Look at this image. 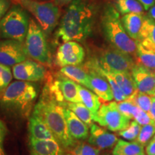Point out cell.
I'll return each mask as SVG.
<instances>
[{
    "label": "cell",
    "instance_id": "obj_21",
    "mask_svg": "<svg viewBox=\"0 0 155 155\" xmlns=\"http://www.w3.org/2000/svg\"><path fill=\"white\" fill-rule=\"evenodd\" d=\"M144 16L139 13H129L124 15L121 18L122 25L128 35L134 40L137 41L144 22Z\"/></svg>",
    "mask_w": 155,
    "mask_h": 155
},
{
    "label": "cell",
    "instance_id": "obj_43",
    "mask_svg": "<svg viewBox=\"0 0 155 155\" xmlns=\"http://www.w3.org/2000/svg\"><path fill=\"white\" fill-rule=\"evenodd\" d=\"M12 1H14L15 2H16L17 4H20V1L21 0H12Z\"/></svg>",
    "mask_w": 155,
    "mask_h": 155
},
{
    "label": "cell",
    "instance_id": "obj_14",
    "mask_svg": "<svg viewBox=\"0 0 155 155\" xmlns=\"http://www.w3.org/2000/svg\"><path fill=\"white\" fill-rule=\"evenodd\" d=\"M131 74L139 91L150 96L155 94V72L136 64Z\"/></svg>",
    "mask_w": 155,
    "mask_h": 155
},
{
    "label": "cell",
    "instance_id": "obj_42",
    "mask_svg": "<svg viewBox=\"0 0 155 155\" xmlns=\"http://www.w3.org/2000/svg\"><path fill=\"white\" fill-rule=\"evenodd\" d=\"M149 14H150V16L155 20V5L149 9Z\"/></svg>",
    "mask_w": 155,
    "mask_h": 155
},
{
    "label": "cell",
    "instance_id": "obj_37",
    "mask_svg": "<svg viewBox=\"0 0 155 155\" xmlns=\"http://www.w3.org/2000/svg\"><path fill=\"white\" fill-rule=\"evenodd\" d=\"M145 152L147 155H155V134L147 144Z\"/></svg>",
    "mask_w": 155,
    "mask_h": 155
},
{
    "label": "cell",
    "instance_id": "obj_19",
    "mask_svg": "<svg viewBox=\"0 0 155 155\" xmlns=\"http://www.w3.org/2000/svg\"><path fill=\"white\" fill-rule=\"evenodd\" d=\"M30 139L56 141L53 133L41 119L34 114L30 118L28 124Z\"/></svg>",
    "mask_w": 155,
    "mask_h": 155
},
{
    "label": "cell",
    "instance_id": "obj_32",
    "mask_svg": "<svg viewBox=\"0 0 155 155\" xmlns=\"http://www.w3.org/2000/svg\"><path fill=\"white\" fill-rule=\"evenodd\" d=\"M117 104L119 111L130 119H134V116L139 108L138 106H136L134 103L129 98L123 101L117 102Z\"/></svg>",
    "mask_w": 155,
    "mask_h": 155
},
{
    "label": "cell",
    "instance_id": "obj_31",
    "mask_svg": "<svg viewBox=\"0 0 155 155\" xmlns=\"http://www.w3.org/2000/svg\"><path fill=\"white\" fill-rule=\"evenodd\" d=\"M141 126L136 121H132L124 130L119 131V135L128 141H135L140 133Z\"/></svg>",
    "mask_w": 155,
    "mask_h": 155
},
{
    "label": "cell",
    "instance_id": "obj_2",
    "mask_svg": "<svg viewBox=\"0 0 155 155\" xmlns=\"http://www.w3.org/2000/svg\"><path fill=\"white\" fill-rule=\"evenodd\" d=\"M93 10L86 0H73L62 18L56 37L63 42H83L90 35Z\"/></svg>",
    "mask_w": 155,
    "mask_h": 155
},
{
    "label": "cell",
    "instance_id": "obj_38",
    "mask_svg": "<svg viewBox=\"0 0 155 155\" xmlns=\"http://www.w3.org/2000/svg\"><path fill=\"white\" fill-rule=\"evenodd\" d=\"M144 7V10H149L155 5V0H137Z\"/></svg>",
    "mask_w": 155,
    "mask_h": 155
},
{
    "label": "cell",
    "instance_id": "obj_4",
    "mask_svg": "<svg viewBox=\"0 0 155 155\" xmlns=\"http://www.w3.org/2000/svg\"><path fill=\"white\" fill-rule=\"evenodd\" d=\"M37 96L35 84L28 81H17L5 89L0 103L4 109L28 116Z\"/></svg>",
    "mask_w": 155,
    "mask_h": 155
},
{
    "label": "cell",
    "instance_id": "obj_10",
    "mask_svg": "<svg viewBox=\"0 0 155 155\" xmlns=\"http://www.w3.org/2000/svg\"><path fill=\"white\" fill-rule=\"evenodd\" d=\"M25 44L15 40L0 41V64L7 66H14L26 61L28 58Z\"/></svg>",
    "mask_w": 155,
    "mask_h": 155
},
{
    "label": "cell",
    "instance_id": "obj_30",
    "mask_svg": "<svg viewBox=\"0 0 155 155\" xmlns=\"http://www.w3.org/2000/svg\"><path fill=\"white\" fill-rule=\"evenodd\" d=\"M155 134V121L150 124L141 126L140 133L136 139V141L139 144L145 146L149 143Z\"/></svg>",
    "mask_w": 155,
    "mask_h": 155
},
{
    "label": "cell",
    "instance_id": "obj_46",
    "mask_svg": "<svg viewBox=\"0 0 155 155\" xmlns=\"http://www.w3.org/2000/svg\"><path fill=\"white\" fill-rule=\"evenodd\" d=\"M104 155H110V154H104Z\"/></svg>",
    "mask_w": 155,
    "mask_h": 155
},
{
    "label": "cell",
    "instance_id": "obj_40",
    "mask_svg": "<svg viewBox=\"0 0 155 155\" xmlns=\"http://www.w3.org/2000/svg\"><path fill=\"white\" fill-rule=\"evenodd\" d=\"M149 115L150 116V117L152 118V120H154L155 121V98L152 96V104L151 108L149 111Z\"/></svg>",
    "mask_w": 155,
    "mask_h": 155
},
{
    "label": "cell",
    "instance_id": "obj_41",
    "mask_svg": "<svg viewBox=\"0 0 155 155\" xmlns=\"http://www.w3.org/2000/svg\"><path fill=\"white\" fill-rule=\"evenodd\" d=\"M73 0H55V3L58 6H64L71 4Z\"/></svg>",
    "mask_w": 155,
    "mask_h": 155
},
{
    "label": "cell",
    "instance_id": "obj_22",
    "mask_svg": "<svg viewBox=\"0 0 155 155\" xmlns=\"http://www.w3.org/2000/svg\"><path fill=\"white\" fill-rule=\"evenodd\" d=\"M61 73L65 76L75 81L78 84L91 90L89 75L86 69L83 68L78 65H67L62 68Z\"/></svg>",
    "mask_w": 155,
    "mask_h": 155
},
{
    "label": "cell",
    "instance_id": "obj_12",
    "mask_svg": "<svg viewBox=\"0 0 155 155\" xmlns=\"http://www.w3.org/2000/svg\"><path fill=\"white\" fill-rule=\"evenodd\" d=\"M12 75L17 80L36 82L43 80L46 75V69L42 64L26 60L13 66Z\"/></svg>",
    "mask_w": 155,
    "mask_h": 155
},
{
    "label": "cell",
    "instance_id": "obj_16",
    "mask_svg": "<svg viewBox=\"0 0 155 155\" xmlns=\"http://www.w3.org/2000/svg\"><path fill=\"white\" fill-rule=\"evenodd\" d=\"M63 112L71 137L74 140H85L88 138V126L68 108L64 107Z\"/></svg>",
    "mask_w": 155,
    "mask_h": 155
},
{
    "label": "cell",
    "instance_id": "obj_3",
    "mask_svg": "<svg viewBox=\"0 0 155 155\" xmlns=\"http://www.w3.org/2000/svg\"><path fill=\"white\" fill-rule=\"evenodd\" d=\"M101 25L104 35L111 46L135 58L137 41L128 35L122 25L120 13L113 5H107L104 8Z\"/></svg>",
    "mask_w": 155,
    "mask_h": 155
},
{
    "label": "cell",
    "instance_id": "obj_23",
    "mask_svg": "<svg viewBox=\"0 0 155 155\" xmlns=\"http://www.w3.org/2000/svg\"><path fill=\"white\" fill-rule=\"evenodd\" d=\"M98 65V64H97ZM103 70V69H102ZM107 72V71H106ZM114 78L127 98L137 90L131 72H107Z\"/></svg>",
    "mask_w": 155,
    "mask_h": 155
},
{
    "label": "cell",
    "instance_id": "obj_9",
    "mask_svg": "<svg viewBox=\"0 0 155 155\" xmlns=\"http://www.w3.org/2000/svg\"><path fill=\"white\" fill-rule=\"evenodd\" d=\"M130 120L119 111L117 101H111L101 106L97 113L96 122L111 131H120L129 127Z\"/></svg>",
    "mask_w": 155,
    "mask_h": 155
},
{
    "label": "cell",
    "instance_id": "obj_25",
    "mask_svg": "<svg viewBox=\"0 0 155 155\" xmlns=\"http://www.w3.org/2000/svg\"><path fill=\"white\" fill-rule=\"evenodd\" d=\"M112 153L113 155H146L144 146L137 141H127L122 139H119Z\"/></svg>",
    "mask_w": 155,
    "mask_h": 155
},
{
    "label": "cell",
    "instance_id": "obj_17",
    "mask_svg": "<svg viewBox=\"0 0 155 155\" xmlns=\"http://www.w3.org/2000/svg\"><path fill=\"white\" fill-rule=\"evenodd\" d=\"M55 83L64 100L70 103H82L79 94L78 84L62 74L58 75Z\"/></svg>",
    "mask_w": 155,
    "mask_h": 155
},
{
    "label": "cell",
    "instance_id": "obj_33",
    "mask_svg": "<svg viewBox=\"0 0 155 155\" xmlns=\"http://www.w3.org/2000/svg\"><path fill=\"white\" fill-rule=\"evenodd\" d=\"M73 155H100V151L91 144H81L73 148Z\"/></svg>",
    "mask_w": 155,
    "mask_h": 155
},
{
    "label": "cell",
    "instance_id": "obj_20",
    "mask_svg": "<svg viewBox=\"0 0 155 155\" xmlns=\"http://www.w3.org/2000/svg\"><path fill=\"white\" fill-rule=\"evenodd\" d=\"M137 41L147 49L155 51V20L149 15L144 17Z\"/></svg>",
    "mask_w": 155,
    "mask_h": 155
},
{
    "label": "cell",
    "instance_id": "obj_27",
    "mask_svg": "<svg viewBox=\"0 0 155 155\" xmlns=\"http://www.w3.org/2000/svg\"><path fill=\"white\" fill-rule=\"evenodd\" d=\"M63 105L65 108L71 110L88 127H91V126L94 124V121H95V118L93 114L83 103L63 102Z\"/></svg>",
    "mask_w": 155,
    "mask_h": 155
},
{
    "label": "cell",
    "instance_id": "obj_6",
    "mask_svg": "<svg viewBox=\"0 0 155 155\" xmlns=\"http://www.w3.org/2000/svg\"><path fill=\"white\" fill-rule=\"evenodd\" d=\"M25 47L29 57L42 65L47 66L52 65V57L46 40V35L41 27L33 19L30 20L28 34L25 38Z\"/></svg>",
    "mask_w": 155,
    "mask_h": 155
},
{
    "label": "cell",
    "instance_id": "obj_35",
    "mask_svg": "<svg viewBox=\"0 0 155 155\" xmlns=\"http://www.w3.org/2000/svg\"><path fill=\"white\" fill-rule=\"evenodd\" d=\"M7 129L5 124L0 120V155H7L4 150L3 143L7 134Z\"/></svg>",
    "mask_w": 155,
    "mask_h": 155
},
{
    "label": "cell",
    "instance_id": "obj_8",
    "mask_svg": "<svg viewBox=\"0 0 155 155\" xmlns=\"http://www.w3.org/2000/svg\"><path fill=\"white\" fill-rule=\"evenodd\" d=\"M95 61L101 68L107 72H131L136 65L131 55L113 46L103 50L98 59Z\"/></svg>",
    "mask_w": 155,
    "mask_h": 155
},
{
    "label": "cell",
    "instance_id": "obj_1",
    "mask_svg": "<svg viewBox=\"0 0 155 155\" xmlns=\"http://www.w3.org/2000/svg\"><path fill=\"white\" fill-rule=\"evenodd\" d=\"M63 102L58 101L49 88L43 91L32 114L38 116L48 126L57 142L64 149H71L75 140L71 137L64 116Z\"/></svg>",
    "mask_w": 155,
    "mask_h": 155
},
{
    "label": "cell",
    "instance_id": "obj_13",
    "mask_svg": "<svg viewBox=\"0 0 155 155\" xmlns=\"http://www.w3.org/2000/svg\"><path fill=\"white\" fill-rule=\"evenodd\" d=\"M89 75L91 91L95 93L104 102H109L114 99L113 93L106 78L94 68H87Z\"/></svg>",
    "mask_w": 155,
    "mask_h": 155
},
{
    "label": "cell",
    "instance_id": "obj_26",
    "mask_svg": "<svg viewBox=\"0 0 155 155\" xmlns=\"http://www.w3.org/2000/svg\"><path fill=\"white\" fill-rule=\"evenodd\" d=\"M78 89L81 101L93 114L95 118V121H96L97 113L101 106L100 98L95 93L79 84Z\"/></svg>",
    "mask_w": 155,
    "mask_h": 155
},
{
    "label": "cell",
    "instance_id": "obj_24",
    "mask_svg": "<svg viewBox=\"0 0 155 155\" xmlns=\"http://www.w3.org/2000/svg\"><path fill=\"white\" fill-rule=\"evenodd\" d=\"M136 64L155 72V51L147 49L137 41V53L135 56Z\"/></svg>",
    "mask_w": 155,
    "mask_h": 155
},
{
    "label": "cell",
    "instance_id": "obj_7",
    "mask_svg": "<svg viewBox=\"0 0 155 155\" xmlns=\"http://www.w3.org/2000/svg\"><path fill=\"white\" fill-rule=\"evenodd\" d=\"M19 5L33 15L46 35L53 32L60 18V9L55 3L21 0Z\"/></svg>",
    "mask_w": 155,
    "mask_h": 155
},
{
    "label": "cell",
    "instance_id": "obj_36",
    "mask_svg": "<svg viewBox=\"0 0 155 155\" xmlns=\"http://www.w3.org/2000/svg\"><path fill=\"white\" fill-rule=\"evenodd\" d=\"M11 0H0V20L10 9Z\"/></svg>",
    "mask_w": 155,
    "mask_h": 155
},
{
    "label": "cell",
    "instance_id": "obj_44",
    "mask_svg": "<svg viewBox=\"0 0 155 155\" xmlns=\"http://www.w3.org/2000/svg\"><path fill=\"white\" fill-rule=\"evenodd\" d=\"M65 155H73V154H65Z\"/></svg>",
    "mask_w": 155,
    "mask_h": 155
},
{
    "label": "cell",
    "instance_id": "obj_29",
    "mask_svg": "<svg viewBox=\"0 0 155 155\" xmlns=\"http://www.w3.org/2000/svg\"><path fill=\"white\" fill-rule=\"evenodd\" d=\"M128 98L132 101L135 105L138 106L140 109L149 113L152 104V96L137 90Z\"/></svg>",
    "mask_w": 155,
    "mask_h": 155
},
{
    "label": "cell",
    "instance_id": "obj_45",
    "mask_svg": "<svg viewBox=\"0 0 155 155\" xmlns=\"http://www.w3.org/2000/svg\"><path fill=\"white\" fill-rule=\"evenodd\" d=\"M153 96V97H154V98H155V94H154V95H153V96Z\"/></svg>",
    "mask_w": 155,
    "mask_h": 155
},
{
    "label": "cell",
    "instance_id": "obj_5",
    "mask_svg": "<svg viewBox=\"0 0 155 155\" xmlns=\"http://www.w3.org/2000/svg\"><path fill=\"white\" fill-rule=\"evenodd\" d=\"M29 25L26 12L20 6L14 5L0 20V37L24 42Z\"/></svg>",
    "mask_w": 155,
    "mask_h": 155
},
{
    "label": "cell",
    "instance_id": "obj_15",
    "mask_svg": "<svg viewBox=\"0 0 155 155\" xmlns=\"http://www.w3.org/2000/svg\"><path fill=\"white\" fill-rule=\"evenodd\" d=\"M118 141L119 139L114 134L110 133L103 127L95 124L91 126L88 142L98 150L113 148L117 144Z\"/></svg>",
    "mask_w": 155,
    "mask_h": 155
},
{
    "label": "cell",
    "instance_id": "obj_39",
    "mask_svg": "<svg viewBox=\"0 0 155 155\" xmlns=\"http://www.w3.org/2000/svg\"><path fill=\"white\" fill-rule=\"evenodd\" d=\"M5 67V65H2V64H0V91H2L3 89L6 88L5 86V82H4L3 75H2Z\"/></svg>",
    "mask_w": 155,
    "mask_h": 155
},
{
    "label": "cell",
    "instance_id": "obj_34",
    "mask_svg": "<svg viewBox=\"0 0 155 155\" xmlns=\"http://www.w3.org/2000/svg\"><path fill=\"white\" fill-rule=\"evenodd\" d=\"M134 119L141 126L150 124L154 122V120L152 119V118L150 117V116L149 115L147 112L144 111L139 108L137 110V111L136 112L135 115L134 116Z\"/></svg>",
    "mask_w": 155,
    "mask_h": 155
},
{
    "label": "cell",
    "instance_id": "obj_28",
    "mask_svg": "<svg viewBox=\"0 0 155 155\" xmlns=\"http://www.w3.org/2000/svg\"><path fill=\"white\" fill-rule=\"evenodd\" d=\"M115 7L119 13L124 15L129 13L143 14L144 8L137 0H114Z\"/></svg>",
    "mask_w": 155,
    "mask_h": 155
},
{
    "label": "cell",
    "instance_id": "obj_11",
    "mask_svg": "<svg viewBox=\"0 0 155 155\" xmlns=\"http://www.w3.org/2000/svg\"><path fill=\"white\" fill-rule=\"evenodd\" d=\"M85 58V50L78 42H65L59 46L56 54V62L61 67L78 65Z\"/></svg>",
    "mask_w": 155,
    "mask_h": 155
},
{
    "label": "cell",
    "instance_id": "obj_18",
    "mask_svg": "<svg viewBox=\"0 0 155 155\" xmlns=\"http://www.w3.org/2000/svg\"><path fill=\"white\" fill-rule=\"evenodd\" d=\"M31 155H65L56 141L30 139Z\"/></svg>",
    "mask_w": 155,
    "mask_h": 155
}]
</instances>
